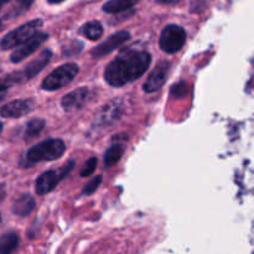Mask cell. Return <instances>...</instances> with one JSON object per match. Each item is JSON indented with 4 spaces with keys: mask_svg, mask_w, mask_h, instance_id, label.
I'll list each match as a JSON object with an SVG mask.
<instances>
[{
    "mask_svg": "<svg viewBox=\"0 0 254 254\" xmlns=\"http://www.w3.org/2000/svg\"><path fill=\"white\" fill-rule=\"evenodd\" d=\"M151 64V55L134 47L122 51L104 69V79L112 87H123L140 78Z\"/></svg>",
    "mask_w": 254,
    "mask_h": 254,
    "instance_id": "1",
    "label": "cell"
},
{
    "mask_svg": "<svg viewBox=\"0 0 254 254\" xmlns=\"http://www.w3.org/2000/svg\"><path fill=\"white\" fill-rule=\"evenodd\" d=\"M52 59L51 50H44L39 56L26 64L21 71H15L0 78V92H6L11 87L31 81L36 77Z\"/></svg>",
    "mask_w": 254,
    "mask_h": 254,
    "instance_id": "2",
    "label": "cell"
},
{
    "mask_svg": "<svg viewBox=\"0 0 254 254\" xmlns=\"http://www.w3.org/2000/svg\"><path fill=\"white\" fill-rule=\"evenodd\" d=\"M66 151V144L62 139H47L36 144L25 154V168L41 161H54L61 158Z\"/></svg>",
    "mask_w": 254,
    "mask_h": 254,
    "instance_id": "3",
    "label": "cell"
},
{
    "mask_svg": "<svg viewBox=\"0 0 254 254\" xmlns=\"http://www.w3.org/2000/svg\"><path fill=\"white\" fill-rule=\"evenodd\" d=\"M42 24H44V21L41 19H34L26 24L21 25V26L16 27L2 37L1 41H0V47H1V50H11L21 46L22 44L29 41L32 36H35L40 31Z\"/></svg>",
    "mask_w": 254,
    "mask_h": 254,
    "instance_id": "4",
    "label": "cell"
},
{
    "mask_svg": "<svg viewBox=\"0 0 254 254\" xmlns=\"http://www.w3.org/2000/svg\"><path fill=\"white\" fill-rule=\"evenodd\" d=\"M79 72L78 64L69 62L57 67L42 81L41 88L45 91H57L68 86Z\"/></svg>",
    "mask_w": 254,
    "mask_h": 254,
    "instance_id": "5",
    "label": "cell"
},
{
    "mask_svg": "<svg viewBox=\"0 0 254 254\" xmlns=\"http://www.w3.org/2000/svg\"><path fill=\"white\" fill-rule=\"evenodd\" d=\"M74 160H69L66 165L61 166L59 170H49L42 173L41 175L37 178L36 184H35V189H36L37 195L42 196L50 193L56 189V186L71 173V170L74 166Z\"/></svg>",
    "mask_w": 254,
    "mask_h": 254,
    "instance_id": "6",
    "label": "cell"
},
{
    "mask_svg": "<svg viewBox=\"0 0 254 254\" xmlns=\"http://www.w3.org/2000/svg\"><path fill=\"white\" fill-rule=\"evenodd\" d=\"M186 42V31L179 25L170 24L161 31L159 45L165 54L173 55L180 51Z\"/></svg>",
    "mask_w": 254,
    "mask_h": 254,
    "instance_id": "7",
    "label": "cell"
},
{
    "mask_svg": "<svg viewBox=\"0 0 254 254\" xmlns=\"http://www.w3.org/2000/svg\"><path fill=\"white\" fill-rule=\"evenodd\" d=\"M123 114V101L122 99H113L107 103L97 116L94 126L96 128H107L116 123Z\"/></svg>",
    "mask_w": 254,
    "mask_h": 254,
    "instance_id": "8",
    "label": "cell"
},
{
    "mask_svg": "<svg viewBox=\"0 0 254 254\" xmlns=\"http://www.w3.org/2000/svg\"><path fill=\"white\" fill-rule=\"evenodd\" d=\"M35 109V101L31 98L15 99L0 108V116L2 118H21L27 116Z\"/></svg>",
    "mask_w": 254,
    "mask_h": 254,
    "instance_id": "9",
    "label": "cell"
},
{
    "mask_svg": "<svg viewBox=\"0 0 254 254\" xmlns=\"http://www.w3.org/2000/svg\"><path fill=\"white\" fill-rule=\"evenodd\" d=\"M92 96H93V92L88 87H79L62 98L61 106L66 112L77 111V109L83 108L91 101Z\"/></svg>",
    "mask_w": 254,
    "mask_h": 254,
    "instance_id": "10",
    "label": "cell"
},
{
    "mask_svg": "<svg viewBox=\"0 0 254 254\" xmlns=\"http://www.w3.org/2000/svg\"><path fill=\"white\" fill-rule=\"evenodd\" d=\"M49 39V35L46 32H37L35 36H32L29 41L22 44L21 46L17 47L10 56V61L12 64H19V62L24 61L29 56H31L46 40Z\"/></svg>",
    "mask_w": 254,
    "mask_h": 254,
    "instance_id": "11",
    "label": "cell"
},
{
    "mask_svg": "<svg viewBox=\"0 0 254 254\" xmlns=\"http://www.w3.org/2000/svg\"><path fill=\"white\" fill-rule=\"evenodd\" d=\"M130 39V34L128 31H119L109 36L106 41L102 42L101 45L94 47L91 51V56L93 59H102L103 56H107L114 50L121 47L124 42H127Z\"/></svg>",
    "mask_w": 254,
    "mask_h": 254,
    "instance_id": "12",
    "label": "cell"
},
{
    "mask_svg": "<svg viewBox=\"0 0 254 254\" xmlns=\"http://www.w3.org/2000/svg\"><path fill=\"white\" fill-rule=\"evenodd\" d=\"M170 62L163 61L154 68V71L149 74L148 79L143 86V89L146 93H154L165 84L169 72H170Z\"/></svg>",
    "mask_w": 254,
    "mask_h": 254,
    "instance_id": "13",
    "label": "cell"
},
{
    "mask_svg": "<svg viewBox=\"0 0 254 254\" xmlns=\"http://www.w3.org/2000/svg\"><path fill=\"white\" fill-rule=\"evenodd\" d=\"M35 206H36V202H35V198L32 197V195L22 193L12 202L11 210L14 215L20 216V217H26L34 211Z\"/></svg>",
    "mask_w": 254,
    "mask_h": 254,
    "instance_id": "14",
    "label": "cell"
},
{
    "mask_svg": "<svg viewBox=\"0 0 254 254\" xmlns=\"http://www.w3.org/2000/svg\"><path fill=\"white\" fill-rule=\"evenodd\" d=\"M141 0H109L103 5V11L108 14H119L135 6Z\"/></svg>",
    "mask_w": 254,
    "mask_h": 254,
    "instance_id": "15",
    "label": "cell"
},
{
    "mask_svg": "<svg viewBox=\"0 0 254 254\" xmlns=\"http://www.w3.org/2000/svg\"><path fill=\"white\" fill-rule=\"evenodd\" d=\"M81 34L91 41H97L103 35V26L99 21H88L81 27Z\"/></svg>",
    "mask_w": 254,
    "mask_h": 254,
    "instance_id": "16",
    "label": "cell"
},
{
    "mask_svg": "<svg viewBox=\"0 0 254 254\" xmlns=\"http://www.w3.org/2000/svg\"><path fill=\"white\" fill-rule=\"evenodd\" d=\"M19 246V236L15 232H9L0 238V254H11Z\"/></svg>",
    "mask_w": 254,
    "mask_h": 254,
    "instance_id": "17",
    "label": "cell"
},
{
    "mask_svg": "<svg viewBox=\"0 0 254 254\" xmlns=\"http://www.w3.org/2000/svg\"><path fill=\"white\" fill-rule=\"evenodd\" d=\"M124 154V148L122 144H113L108 150L104 154V166L106 168H112L113 165H116L117 163H119V160L122 159Z\"/></svg>",
    "mask_w": 254,
    "mask_h": 254,
    "instance_id": "18",
    "label": "cell"
},
{
    "mask_svg": "<svg viewBox=\"0 0 254 254\" xmlns=\"http://www.w3.org/2000/svg\"><path fill=\"white\" fill-rule=\"evenodd\" d=\"M45 127H46V122H45L44 119L36 118L27 122L26 128H25V133H24L25 139H26V140H31V139L39 136L40 133L45 129Z\"/></svg>",
    "mask_w": 254,
    "mask_h": 254,
    "instance_id": "19",
    "label": "cell"
},
{
    "mask_svg": "<svg viewBox=\"0 0 254 254\" xmlns=\"http://www.w3.org/2000/svg\"><path fill=\"white\" fill-rule=\"evenodd\" d=\"M35 0H16V2H15L14 6L11 7V10H10L7 14L2 15V19H14V17L19 16V15H21L22 12H25L26 10H29L30 7H31V5L34 4Z\"/></svg>",
    "mask_w": 254,
    "mask_h": 254,
    "instance_id": "20",
    "label": "cell"
},
{
    "mask_svg": "<svg viewBox=\"0 0 254 254\" xmlns=\"http://www.w3.org/2000/svg\"><path fill=\"white\" fill-rule=\"evenodd\" d=\"M102 180H103V179H102V175H97L96 178H93L89 183H87L86 185H84L83 190H82V193L86 196H89L92 195V193L96 192V191L98 190L99 185L102 184Z\"/></svg>",
    "mask_w": 254,
    "mask_h": 254,
    "instance_id": "21",
    "label": "cell"
},
{
    "mask_svg": "<svg viewBox=\"0 0 254 254\" xmlns=\"http://www.w3.org/2000/svg\"><path fill=\"white\" fill-rule=\"evenodd\" d=\"M97 164H98V160H97V158H94V156L89 158L88 160L86 161V164L83 165V168H82L81 174H79V175H81L82 178H88V176H91L92 174L96 171Z\"/></svg>",
    "mask_w": 254,
    "mask_h": 254,
    "instance_id": "22",
    "label": "cell"
},
{
    "mask_svg": "<svg viewBox=\"0 0 254 254\" xmlns=\"http://www.w3.org/2000/svg\"><path fill=\"white\" fill-rule=\"evenodd\" d=\"M170 93L171 96L176 97V98H183V97H185L186 94L189 93L188 84H186L185 82H180V83L175 84V86H173V88H171Z\"/></svg>",
    "mask_w": 254,
    "mask_h": 254,
    "instance_id": "23",
    "label": "cell"
},
{
    "mask_svg": "<svg viewBox=\"0 0 254 254\" xmlns=\"http://www.w3.org/2000/svg\"><path fill=\"white\" fill-rule=\"evenodd\" d=\"M159 4H165V5H173V4H178L179 1L181 0H156Z\"/></svg>",
    "mask_w": 254,
    "mask_h": 254,
    "instance_id": "24",
    "label": "cell"
},
{
    "mask_svg": "<svg viewBox=\"0 0 254 254\" xmlns=\"http://www.w3.org/2000/svg\"><path fill=\"white\" fill-rule=\"evenodd\" d=\"M5 197V186L1 185L0 186V201Z\"/></svg>",
    "mask_w": 254,
    "mask_h": 254,
    "instance_id": "25",
    "label": "cell"
},
{
    "mask_svg": "<svg viewBox=\"0 0 254 254\" xmlns=\"http://www.w3.org/2000/svg\"><path fill=\"white\" fill-rule=\"evenodd\" d=\"M62 1H64V0H47V2H50V4H60Z\"/></svg>",
    "mask_w": 254,
    "mask_h": 254,
    "instance_id": "26",
    "label": "cell"
},
{
    "mask_svg": "<svg viewBox=\"0 0 254 254\" xmlns=\"http://www.w3.org/2000/svg\"><path fill=\"white\" fill-rule=\"evenodd\" d=\"M9 1H10V0H0V7H2L5 4H7Z\"/></svg>",
    "mask_w": 254,
    "mask_h": 254,
    "instance_id": "27",
    "label": "cell"
},
{
    "mask_svg": "<svg viewBox=\"0 0 254 254\" xmlns=\"http://www.w3.org/2000/svg\"><path fill=\"white\" fill-rule=\"evenodd\" d=\"M5 93H6V92H0V102H1L2 99H4V97H5Z\"/></svg>",
    "mask_w": 254,
    "mask_h": 254,
    "instance_id": "28",
    "label": "cell"
},
{
    "mask_svg": "<svg viewBox=\"0 0 254 254\" xmlns=\"http://www.w3.org/2000/svg\"><path fill=\"white\" fill-rule=\"evenodd\" d=\"M1 131H2V123L0 122V134H1Z\"/></svg>",
    "mask_w": 254,
    "mask_h": 254,
    "instance_id": "29",
    "label": "cell"
},
{
    "mask_svg": "<svg viewBox=\"0 0 254 254\" xmlns=\"http://www.w3.org/2000/svg\"><path fill=\"white\" fill-rule=\"evenodd\" d=\"M0 222H1V215H0Z\"/></svg>",
    "mask_w": 254,
    "mask_h": 254,
    "instance_id": "30",
    "label": "cell"
}]
</instances>
